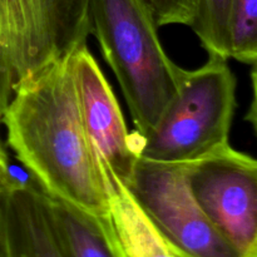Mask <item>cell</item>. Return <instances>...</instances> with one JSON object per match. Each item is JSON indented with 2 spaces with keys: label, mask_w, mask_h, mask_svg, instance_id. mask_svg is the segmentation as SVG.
I'll return each instance as SVG.
<instances>
[{
  "label": "cell",
  "mask_w": 257,
  "mask_h": 257,
  "mask_svg": "<svg viewBox=\"0 0 257 257\" xmlns=\"http://www.w3.org/2000/svg\"><path fill=\"white\" fill-rule=\"evenodd\" d=\"M73 52L23 78L0 122L9 148L45 195L100 216L107 185L83 127Z\"/></svg>",
  "instance_id": "1"
},
{
  "label": "cell",
  "mask_w": 257,
  "mask_h": 257,
  "mask_svg": "<svg viewBox=\"0 0 257 257\" xmlns=\"http://www.w3.org/2000/svg\"><path fill=\"white\" fill-rule=\"evenodd\" d=\"M89 22L145 140L177 92L182 68L166 54L145 0H89Z\"/></svg>",
  "instance_id": "2"
},
{
  "label": "cell",
  "mask_w": 257,
  "mask_h": 257,
  "mask_svg": "<svg viewBox=\"0 0 257 257\" xmlns=\"http://www.w3.org/2000/svg\"><path fill=\"white\" fill-rule=\"evenodd\" d=\"M235 109L236 78L227 59L210 57L201 68L182 69L177 92L138 158L190 163L220 150L228 145Z\"/></svg>",
  "instance_id": "3"
},
{
  "label": "cell",
  "mask_w": 257,
  "mask_h": 257,
  "mask_svg": "<svg viewBox=\"0 0 257 257\" xmlns=\"http://www.w3.org/2000/svg\"><path fill=\"white\" fill-rule=\"evenodd\" d=\"M127 188L176 257H242L196 202L187 163L138 158Z\"/></svg>",
  "instance_id": "4"
},
{
  "label": "cell",
  "mask_w": 257,
  "mask_h": 257,
  "mask_svg": "<svg viewBox=\"0 0 257 257\" xmlns=\"http://www.w3.org/2000/svg\"><path fill=\"white\" fill-rule=\"evenodd\" d=\"M196 202L242 257H257V163L230 143L187 163Z\"/></svg>",
  "instance_id": "5"
},
{
  "label": "cell",
  "mask_w": 257,
  "mask_h": 257,
  "mask_svg": "<svg viewBox=\"0 0 257 257\" xmlns=\"http://www.w3.org/2000/svg\"><path fill=\"white\" fill-rule=\"evenodd\" d=\"M75 89L88 142L105 177L114 176L127 187L140 156L142 137L130 135L119 103L99 64L83 44L72 55Z\"/></svg>",
  "instance_id": "6"
},
{
  "label": "cell",
  "mask_w": 257,
  "mask_h": 257,
  "mask_svg": "<svg viewBox=\"0 0 257 257\" xmlns=\"http://www.w3.org/2000/svg\"><path fill=\"white\" fill-rule=\"evenodd\" d=\"M52 59L39 0H0V118L15 85Z\"/></svg>",
  "instance_id": "7"
},
{
  "label": "cell",
  "mask_w": 257,
  "mask_h": 257,
  "mask_svg": "<svg viewBox=\"0 0 257 257\" xmlns=\"http://www.w3.org/2000/svg\"><path fill=\"white\" fill-rule=\"evenodd\" d=\"M7 235L5 257H67L57 237L44 192L35 185L14 181L0 193Z\"/></svg>",
  "instance_id": "8"
},
{
  "label": "cell",
  "mask_w": 257,
  "mask_h": 257,
  "mask_svg": "<svg viewBox=\"0 0 257 257\" xmlns=\"http://www.w3.org/2000/svg\"><path fill=\"white\" fill-rule=\"evenodd\" d=\"M107 212L100 215L115 257H176L127 187L108 176Z\"/></svg>",
  "instance_id": "9"
},
{
  "label": "cell",
  "mask_w": 257,
  "mask_h": 257,
  "mask_svg": "<svg viewBox=\"0 0 257 257\" xmlns=\"http://www.w3.org/2000/svg\"><path fill=\"white\" fill-rule=\"evenodd\" d=\"M45 205L67 257H115L100 216L44 193Z\"/></svg>",
  "instance_id": "10"
},
{
  "label": "cell",
  "mask_w": 257,
  "mask_h": 257,
  "mask_svg": "<svg viewBox=\"0 0 257 257\" xmlns=\"http://www.w3.org/2000/svg\"><path fill=\"white\" fill-rule=\"evenodd\" d=\"M54 58L87 44L90 34L89 0H39Z\"/></svg>",
  "instance_id": "11"
},
{
  "label": "cell",
  "mask_w": 257,
  "mask_h": 257,
  "mask_svg": "<svg viewBox=\"0 0 257 257\" xmlns=\"http://www.w3.org/2000/svg\"><path fill=\"white\" fill-rule=\"evenodd\" d=\"M231 0H200L192 30L210 57L228 59Z\"/></svg>",
  "instance_id": "12"
},
{
  "label": "cell",
  "mask_w": 257,
  "mask_h": 257,
  "mask_svg": "<svg viewBox=\"0 0 257 257\" xmlns=\"http://www.w3.org/2000/svg\"><path fill=\"white\" fill-rule=\"evenodd\" d=\"M257 0H231L228 19V58L256 64Z\"/></svg>",
  "instance_id": "13"
},
{
  "label": "cell",
  "mask_w": 257,
  "mask_h": 257,
  "mask_svg": "<svg viewBox=\"0 0 257 257\" xmlns=\"http://www.w3.org/2000/svg\"><path fill=\"white\" fill-rule=\"evenodd\" d=\"M158 27L180 24L191 27L200 0H145Z\"/></svg>",
  "instance_id": "14"
},
{
  "label": "cell",
  "mask_w": 257,
  "mask_h": 257,
  "mask_svg": "<svg viewBox=\"0 0 257 257\" xmlns=\"http://www.w3.org/2000/svg\"><path fill=\"white\" fill-rule=\"evenodd\" d=\"M13 178L10 176V165L9 158H8V153L5 151L4 146H3L2 141H0V192L9 187L13 183Z\"/></svg>",
  "instance_id": "15"
}]
</instances>
